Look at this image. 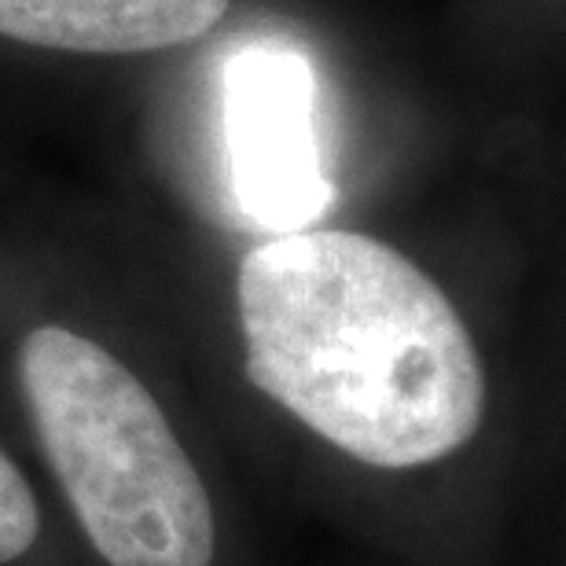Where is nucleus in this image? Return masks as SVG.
Here are the masks:
<instances>
[{
	"instance_id": "4",
	"label": "nucleus",
	"mask_w": 566,
	"mask_h": 566,
	"mask_svg": "<svg viewBox=\"0 0 566 566\" xmlns=\"http://www.w3.org/2000/svg\"><path fill=\"white\" fill-rule=\"evenodd\" d=\"M232 0H0V38L77 55L177 49L224 19Z\"/></svg>"
},
{
	"instance_id": "5",
	"label": "nucleus",
	"mask_w": 566,
	"mask_h": 566,
	"mask_svg": "<svg viewBox=\"0 0 566 566\" xmlns=\"http://www.w3.org/2000/svg\"><path fill=\"white\" fill-rule=\"evenodd\" d=\"M41 534V512L33 490L0 449V566L27 556Z\"/></svg>"
},
{
	"instance_id": "2",
	"label": "nucleus",
	"mask_w": 566,
	"mask_h": 566,
	"mask_svg": "<svg viewBox=\"0 0 566 566\" xmlns=\"http://www.w3.org/2000/svg\"><path fill=\"white\" fill-rule=\"evenodd\" d=\"M19 379L49 463L104 563H213L207 485L151 390L115 354L44 324L19 349Z\"/></svg>"
},
{
	"instance_id": "3",
	"label": "nucleus",
	"mask_w": 566,
	"mask_h": 566,
	"mask_svg": "<svg viewBox=\"0 0 566 566\" xmlns=\"http://www.w3.org/2000/svg\"><path fill=\"white\" fill-rule=\"evenodd\" d=\"M224 163L235 210L258 229L291 235L332 210L316 133V71L283 44H247L224 63Z\"/></svg>"
},
{
	"instance_id": "1",
	"label": "nucleus",
	"mask_w": 566,
	"mask_h": 566,
	"mask_svg": "<svg viewBox=\"0 0 566 566\" xmlns=\"http://www.w3.org/2000/svg\"><path fill=\"white\" fill-rule=\"evenodd\" d=\"M247 379L371 468L463 449L485 416L474 338L412 258L360 232L273 235L243 258Z\"/></svg>"
}]
</instances>
